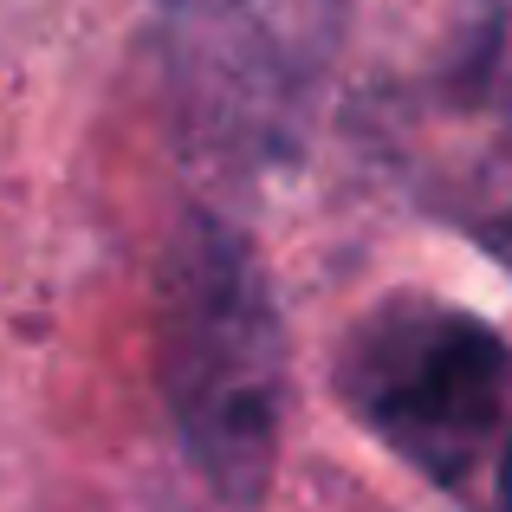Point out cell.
Returning a JSON list of instances; mask_svg holds the SVG:
<instances>
[{
    "label": "cell",
    "mask_w": 512,
    "mask_h": 512,
    "mask_svg": "<svg viewBox=\"0 0 512 512\" xmlns=\"http://www.w3.org/2000/svg\"><path fill=\"white\" fill-rule=\"evenodd\" d=\"M163 396L188 461L234 506L273 480L286 428V325L266 266L214 214H188L163 260Z\"/></svg>",
    "instance_id": "6da1fadb"
},
{
    "label": "cell",
    "mask_w": 512,
    "mask_h": 512,
    "mask_svg": "<svg viewBox=\"0 0 512 512\" xmlns=\"http://www.w3.org/2000/svg\"><path fill=\"white\" fill-rule=\"evenodd\" d=\"M338 389L389 454H402L435 487H461L500 428L512 350L461 305L389 299L350 331Z\"/></svg>",
    "instance_id": "7a4b0ae2"
},
{
    "label": "cell",
    "mask_w": 512,
    "mask_h": 512,
    "mask_svg": "<svg viewBox=\"0 0 512 512\" xmlns=\"http://www.w3.org/2000/svg\"><path fill=\"white\" fill-rule=\"evenodd\" d=\"M156 7H175V13H221V7H240V0H156Z\"/></svg>",
    "instance_id": "3957f363"
},
{
    "label": "cell",
    "mask_w": 512,
    "mask_h": 512,
    "mask_svg": "<svg viewBox=\"0 0 512 512\" xmlns=\"http://www.w3.org/2000/svg\"><path fill=\"white\" fill-rule=\"evenodd\" d=\"M500 512H512V441H506V461H500Z\"/></svg>",
    "instance_id": "277c9868"
}]
</instances>
